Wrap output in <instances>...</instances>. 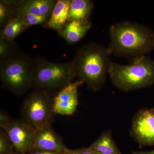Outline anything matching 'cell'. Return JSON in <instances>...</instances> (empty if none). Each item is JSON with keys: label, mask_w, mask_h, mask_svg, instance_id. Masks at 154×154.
Instances as JSON below:
<instances>
[{"label": "cell", "mask_w": 154, "mask_h": 154, "mask_svg": "<svg viewBox=\"0 0 154 154\" xmlns=\"http://www.w3.org/2000/svg\"><path fill=\"white\" fill-rule=\"evenodd\" d=\"M57 0L11 1L14 12L28 13L39 16L50 17Z\"/></svg>", "instance_id": "cell-11"}, {"label": "cell", "mask_w": 154, "mask_h": 154, "mask_svg": "<svg viewBox=\"0 0 154 154\" xmlns=\"http://www.w3.org/2000/svg\"><path fill=\"white\" fill-rule=\"evenodd\" d=\"M13 17V8L10 0L0 1V26L4 28Z\"/></svg>", "instance_id": "cell-18"}, {"label": "cell", "mask_w": 154, "mask_h": 154, "mask_svg": "<svg viewBox=\"0 0 154 154\" xmlns=\"http://www.w3.org/2000/svg\"><path fill=\"white\" fill-rule=\"evenodd\" d=\"M12 118H11L8 114L5 112L1 110L0 112V127H2L4 125L9 123L12 120Z\"/></svg>", "instance_id": "cell-21"}, {"label": "cell", "mask_w": 154, "mask_h": 154, "mask_svg": "<svg viewBox=\"0 0 154 154\" xmlns=\"http://www.w3.org/2000/svg\"><path fill=\"white\" fill-rule=\"evenodd\" d=\"M92 25V22L67 21L63 28L57 33L69 44H75L85 36Z\"/></svg>", "instance_id": "cell-12"}, {"label": "cell", "mask_w": 154, "mask_h": 154, "mask_svg": "<svg viewBox=\"0 0 154 154\" xmlns=\"http://www.w3.org/2000/svg\"><path fill=\"white\" fill-rule=\"evenodd\" d=\"M133 154H154V149L149 152H135Z\"/></svg>", "instance_id": "cell-25"}, {"label": "cell", "mask_w": 154, "mask_h": 154, "mask_svg": "<svg viewBox=\"0 0 154 154\" xmlns=\"http://www.w3.org/2000/svg\"><path fill=\"white\" fill-rule=\"evenodd\" d=\"M131 133L141 146H154V110L144 109L133 121Z\"/></svg>", "instance_id": "cell-8"}, {"label": "cell", "mask_w": 154, "mask_h": 154, "mask_svg": "<svg viewBox=\"0 0 154 154\" xmlns=\"http://www.w3.org/2000/svg\"><path fill=\"white\" fill-rule=\"evenodd\" d=\"M20 113L21 119L34 131L50 124L54 114L50 94L34 90L25 98Z\"/></svg>", "instance_id": "cell-6"}, {"label": "cell", "mask_w": 154, "mask_h": 154, "mask_svg": "<svg viewBox=\"0 0 154 154\" xmlns=\"http://www.w3.org/2000/svg\"><path fill=\"white\" fill-rule=\"evenodd\" d=\"M111 55L107 47L96 42H90L78 48L72 60L78 80L91 91L101 90L109 74Z\"/></svg>", "instance_id": "cell-2"}, {"label": "cell", "mask_w": 154, "mask_h": 154, "mask_svg": "<svg viewBox=\"0 0 154 154\" xmlns=\"http://www.w3.org/2000/svg\"><path fill=\"white\" fill-rule=\"evenodd\" d=\"M61 152L49 151L40 149L32 148L26 154H60Z\"/></svg>", "instance_id": "cell-22"}, {"label": "cell", "mask_w": 154, "mask_h": 154, "mask_svg": "<svg viewBox=\"0 0 154 154\" xmlns=\"http://www.w3.org/2000/svg\"><path fill=\"white\" fill-rule=\"evenodd\" d=\"M18 50L14 41L0 37V60L8 57Z\"/></svg>", "instance_id": "cell-19"}, {"label": "cell", "mask_w": 154, "mask_h": 154, "mask_svg": "<svg viewBox=\"0 0 154 154\" xmlns=\"http://www.w3.org/2000/svg\"><path fill=\"white\" fill-rule=\"evenodd\" d=\"M83 84L77 80L57 93L52 99L54 114L69 116L75 113L79 104L78 88Z\"/></svg>", "instance_id": "cell-9"}, {"label": "cell", "mask_w": 154, "mask_h": 154, "mask_svg": "<svg viewBox=\"0 0 154 154\" xmlns=\"http://www.w3.org/2000/svg\"><path fill=\"white\" fill-rule=\"evenodd\" d=\"M108 49L111 54L132 59L154 50V31L136 22L123 21L109 28Z\"/></svg>", "instance_id": "cell-1"}, {"label": "cell", "mask_w": 154, "mask_h": 154, "mask_svg": "<svg viewBox=\"0 0 154 154\" xmlns=\"http://www.w3.org/2000/svg\"><path fill=\"white\" fill-rule=\"evenodd\" d=\"M93 8L94 2L92 0H71L67 21L91 22Z\"/></svg>", "instance_id": "cell-14"}, {"label": "cell", "mask_w": 154, "mask_h": 154, "mask_svg": "<svg viewBox=\"0 0 154 154\" xmlns=\"http://www.w3.org/2000/svg\"><path fill=\"white\" fill-rule=\"evenodd\" d=\"M71 0H57L48 21L43 26L57 31H60L67 22Z\"/></svg>", "instance_id": "cell-13"}, {"label": "cell", "mask_w": 154, "mask_h": 154, "mask_svg": "<svg viewBox=\"0 0 154 154\" xmlns=\"http://www.w3.org/2000/svg\"><path fill=\"white\" fill-rule=\"evenodd\" d=\"M50 17L39 16L28 13L22 12H14L13 17H16L21 19L27 23L29 27L34 25H43L46 24L49 20Z\"/></svg>", "instance_id": "cell-17"}, {"label": "cell", "mask_w": 154, "mask_h": 154, "mask_svg": "<svg viewBox=\"0 0 154 154\" xmlns=\"http://www.w3.org/2000/svg\"><path fill=\"white\" fill-rule=\"evenodd\" d=\"M13 143L3 130L0 131V154H11L15 151Z\"/></svg>", "instance_id": "cell-20"}, {"label": "cell", "mask_w": 154, "mask_h": 154, "mask_svg": "<svg viewBox=\"0 0 154 154\" xmlns=\"http://www.w3.org/2000/svg\"><path fill=\"white\" fill-rule=\"evenodd\" d=\"M24 154L23 153H22L19 152H18L17 151L15 150V151L13 152L12 154Z\"/></svg>", "instance_id": "cell-26"}, {"label": "cell", "mask_w": 154, "mask_h": 154, "mask_svg": "<svg viewBox=\"0 0 154 154\" xmlns=\"http://www.w3.org/2000/svg\"><path fill=\"white\" fill-rule=\"evenodd\" d=\"M75 150L79 154H97L89 147L83 148L76 149Z\"/></svg>", "instance_id": "cell-23"}, {"label": "cell", "mask_w": 154, "mask_h": 154, "mask_svg": "<svg viewBox=\"0 0 154 154\" xmlns=\"http://www.w3.org/2000/svg\"><path fill=\"white\" fill-rule=\"evenodd\" d=\"M89 148L97 154H122L108 131L103 132Z\"/></svg>", "instance_id": "cell-15"}, {"label": "cell", "mask_w": 154, "mask_h": 154, "mask_svg": "<svg viewBox=\"0 0 154 154\" xmlns=\"http://www.w3.org/2000/svg\"><path fill=\"white\" fill-rule=\"evenodd\" d=\"M34 59L19 50L0 60L3 87L15 95H23L32 87Z\"/></svg>", "instance_id": "cell-4"}, {"label": "cell", "mask_w": 154, "mask_h": 154, "mask_svg": "<svg viewBox=\"0 0 154 154\" xmlns=\"http://www.w3.org/2000/svg\"><path fill=\"white\" fill-rule=\"evenodd\" d=\"M29 26L21 19L11 18L0 32V37L14 41L15 38L29 28Z\"/></svg>", "instance_id": "cell-16"}, {"label": "cell", "mask_w": 154, "mask_h": 154, "mask_svg": "<svg viewBox=\"0 0 154 154\" xmlns=\"http://www.w3.org/2000/svg\"><path fill=\"white\" fill-rule=\"evenodd\" d=\"M60 154H79L75 150H71L67 148L63 151Z\"/></svg>", "instance_id": "cell-24"}, {"label": "cell", "mask_w": 154, "mask_h": 154, "mask_svg": "<svg viewBox=\"0 0 154 154\" xmlns=\"http://www.w3.org/2000/svg\"><path fill=\"white\" fill-rule=\"evenodd\" d=\"M1 128L8 134L15 150L26 154L33 148L34 131L22 119H12Z\"/></svg>", "instance_id": "cell-7"}, {"label": "cell", "mask_w": 154, "mask_h": 154, "mask_svg": "<svg viewBox=\"0 0 154 154\" xmlns=\"http://www.w3.org/2000/svg\"><path fill=\"white\" fill-rule=\"evenodd\" d=\"M32 148L62 152L67 148L62 139L49 124L34 131Z\"/></svg>", "instance_id": "cell-10"}, {"label": "cell", "mask_w": 154, "mask_h": 154, "mask_svg": "<svg viewBox=\"0 0 154 154\" xmlns=\"http://www.w3.org/2000/svg\"><path fill=\"white\" fill-rule=\"evenodd\" d=\"M76 77L72 61L51 62L40 57L34 58L32 87L34 90L58 93Z\"/></svg>", "instance_id": "cell-5"}, {"label": "cell", "mask_w": 154, "mask_h": 154, "mask_svg": "<svg viewBox=\"0 0 154 154\" xmlns=\"http://www.w3.org/2000/svg\"><path fill=\"white\" fill-rule=\"evenodd\" d=\"M152 109H153V110H154V108H152Z\"/></svg>", "instance_id": "cell-27"}, {"label": "cell", "mask_w": 154, "mask_h": 154, "mask_svg": "<svg viewBox=\"0 0 154 154\" xmlns=\"http://www.w3.org/2000/svg\"><path fill=\"white\" fill-rule=\"evenodd\" d=\"M128 65L112 62L109 74L113 85L129 92L154 84V60L148 55L133 59Z\"/></svg>", "instance_id": "cell-3"}]
</instances>
